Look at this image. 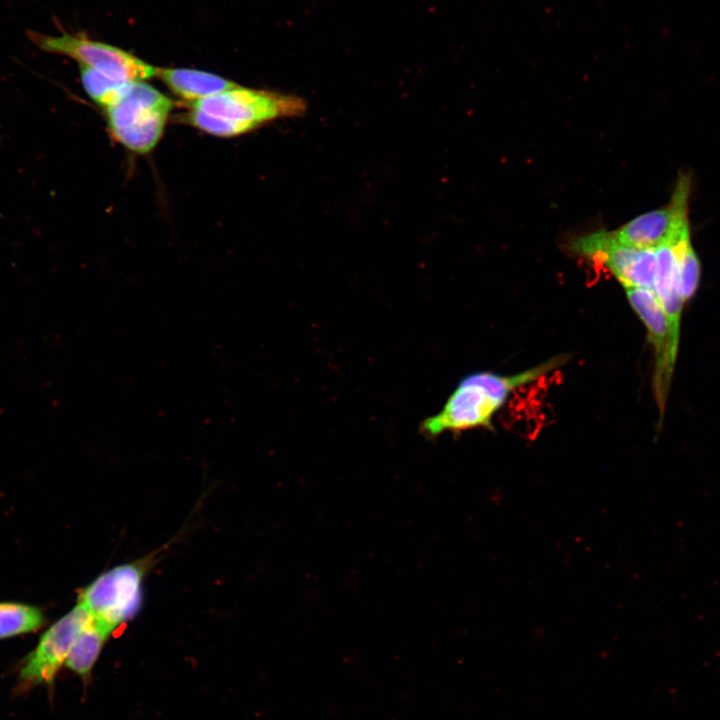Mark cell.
<instances>
[{"instance_id":"6da1fadb","label":"cell","mask_w":720,"mask_h":720,"mask_svg":"<svg viewBox=\"0 0 720 720\" xmlns=\"http://www.w3.org/2000/svg\"><path fill=\"white\" fill-rule=\"evenodd\" d=\"M566 360L567 357L557 356L510 376L491 372L471 374L458 384L437 414L421 423L420 429L425 435L435 437L446 431L488 427L513 390L561 366Z\"/></svg>"},{"instance_id":"7a4b0ae2","label":"cell","mask_w":720,"mask_h":720,"mask_svg":"<svg viewBox=\"0 0 720 720\" xmlns=\"http://www.w3.org/2000/svg\"><path fill=\"white\" fill-rule=\"evenodd\" d=\"M187 121L218 137H234L279 118L305 114L306 102L297 96L236 86L190 103Z\"/></svg>"},{"instance_id":"3957f363","label":"cell","mask_w":720,"mask_h":720,"mask_svg":"<svg viewBox=\"0 0 720 720\" xmlns=\"http://www.w3.org/2000/svg\"><path fill=\"white\" fill-rule=\"evenodd\" d=\"M172 101L144 81L123 82L105 107L112 136L135 153H148L163 135Z\"/></svg>"},{"instance_id":"277c9868","label":"cell","mask_w":720,"mask_h":720,"mask_svg":"<svg viewBox=\"0 0 720 720\" xmlns=\"http://www.w3.org/2000/svg\"><path fill=\"white\" fill-rule=\"evenodd\" d=\"M28 39L41 51L64 55L107 78L120 82L156 77L157 68L117 47L94 41L81 33L46 35L27 31Z\"/></svg>"},{"instance_id":"5b68a950","label":"cell","mask_w":720,"mask_h":720,"mask_svg":"<svg viewBox=\"0 0 720 720\" xmlns=\"http://www.w3.org/2000/svg\"><path fill=\"white\" fill-rule=\"evenodd\" d=\"M89 619L88 611L78 602L53 623L40 636L35 648L23 658L18 673L19 685L24 689L52 685Z\"/></svg>"},{"instance_id":"8992f818","label":"cell","mask_w":720,"mask_h":720,"mask_svg":"<svg viewBox=\"0 0 720 720\" xmlns=\"http://www.w3.org/2000/svg\"><path fill=\"white\" fill-rule=\"evenodd\" d=\"M142 578V569L136 564L114 567L90 583L80 594L78 602L91 618L115 629L139 610Z\"/></svg>"},{"instance_id":"52a82bcc","label":"cell","mask_w":720,"mask_h":720,"mask_svg":"<svg viewBox=\"0 0 720 720\" xmlns=\"http://www.w3.org/2000/svg\"><path fill=\"white\" fill-rule=\"evenodd\" d=\"M690 179L681 175L670 203L661 209L642 214L614 232L616 240L626 246L656 249L689 238L688 197Z\"/></svg>"},{"instance_id":"ba28073f","label":"cell","mask_w":720,"mask_h":720,"mask_svg":"<svg viewBox=\"0 0 720 720\" xmlns=\"http://www.w3.org/2000/svg\"><path fill=\"white\" fill-rule=\"evenodd\" d=\"M572 249L600 261L623 287H641L654 291L658 269L655 249L622 245L614 233L603 231L577 239Z\"/></svg>"},{"instance_id":"9c48e42d","label":"cell","mask_w":720,"mask_h":720,"mask_svg":"<svg viewBox=\"0 0 720 720\" xmlns=\"http://www.w3.org/2000/svg\"><path fill=\"white\" fill-rule=\"evenodd\" d=\"M627 299L645 324L655 352L654 392L659 409L665 407L675 361L670 354L669 325L656 293L647 288L624 287Z\"/></svg>"},{"instance_id":"30bf717a","label":"cell","mask_w":720,"mask_h":720,"mask_svg":"<svg viewBox=\"0 0 720 720\" xmlns=\"http://www.w3.org/2000/svg\"><path fill=\"white\" fill-rule=\"evenodd\" d=\"M156 76L174 94L190 103L238 86L218 75L186 68H157Z\"/></svg>"},{"instance_id":"8fae6325","label":"cell","mask_w":720,"mask_h":720,"mask_svg":"<svg viewBox=\"0 0 720 720\" xmlns=\"http://www.w3.org/2000/svg\"><path fill=\"white\" fill-rule=\"evenodd\" d=\"M113 630L109 624L90 617L70 650L66 666L80 676H87Z\"/></svg>"},{"instance_id":"7c38bea8","label":"cell","mask_w":720,"mask_h":720,"mask_svg":"<svg viewBox=\"0 0 720 720\" xmlns=\"http://www.w3.org/2000/svg\"><path fill=\"white\" fill-rule=\"evenodd\" d=\"M45 622V614L37 606L21 602H0V639L37 631Z\"/></svg>"},{"instance_id":"4fadbf2b","label":"cell","mask_w":720,"mask_h":720,"mask_svg":"<svg viewBox=\"0 0 720 720\" xmlns=\"http://www.w3.org/2000/svg\"><path fill=\"white\" fill-rule=\"evenodd\" d=\"M677 258V281L680 294L686 302L695 293L700 278V262L690 243V238L674 244Z\"/></svg>"},{"instance_id":"5bb4252c","label":"cell","mask_w":720,"mask_h":720,"mask_svg":"<svg viewBox=\"0 0 720 720\" xmlns=\"http://www.w3.org/2000/svg\"><path fill=\"white\" fill-rule=\"evenodd\" d=\"M81 83L88 96L97 104L107 107L116 97L123 82L115 81L80 65Z\"/></svg>"}]
</instances>
